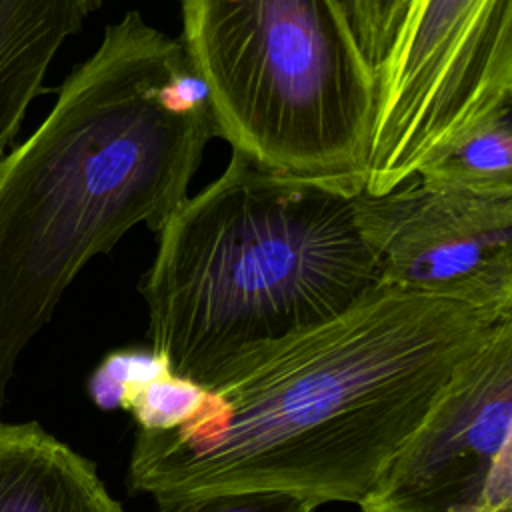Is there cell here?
I'll return each mask as SVG.
<instances>
[{
    "mask_svg": "<svg viewBox=\"0 0 512 512\" xmlns=\"http://www.w3.org/2000/svg\"><path fill=\"white\" fill-rule=\"evenodd\" d=\"M510 318L378 284L242 356L170 428H138L130 492L242 490L360 504L456 370Z\"/></svg>",
    "mask_w": 512,
    "mask_h": 512,
    "instance_id": "1",
    "label": "cell"
},
{
    "mask_svg": "<svg viewBox=\"0 0 512 512\" xmlns=\"http://www.w3.org/2000/svg\"><path fill=\"white\" fill-rule=\"evenodd\" d=\"M214 136L180 40L130 10L0 158V420L18 356L76 274L136 224L160 232Z\"/></svg>",
    "mask_w": 512,
    "mask_h": 512,
    "instance_id": "2",
    "label": "cell"
},
{
    "mask_svg": "<svg viewBox=\"0 0 512 512\" xmlns=\"http://www.w3.org/2000/svg\"><path fill=\"white\" fill-rule=\"evenodd\" d=\"M360 182L276 172L232 150L170 216L142 276L150 350L212 388L246 354L328 322L374 290Z\"/></svg>",
    "mask_w": 512,
    "mask_h": 512,
    "instance_id": "3",
    "label": "cell"
},
{
    "mask_svg": "<svg viewBox=\"0 0 512 512\" xmlns=\"http://www.w3.org/2000/svg\"><path fill=\"white\" fill-rule=\"evenodd\" d=\"M180 2L218 136L264 168L364 186L376 70L346 2Z\"/></svg>",
    "mask_w": 512,
    "mask_h": 512,
    "instance_id": "4",
    "label": "cell"
},
{
    "mask_svg": "<svg viewBox=\"0 0 512 512\" xmlns=\"http://www.w3.org/2000/svg\"><path fill=\"white\" fill-rule=\"evenodd\" d=\"M512 98V0H410L376 70L364 192L416 176L426 154L482 108Z\"/></svg>",
    "mask_w": 512,
    "mask_h": 512,
    "instance_id": "5",
    "label": "cell"
},
{
    "mask_svg": "<svg viewBox=\"0 0 512 512\" xmlns=\"http://www.w3.org/2000/svg\"><path fill=\"white\" fill-rule=\"evenodd\" d=\"M360 512H512V320L450 378Z\"/></svg>",
    "mask_w": 512,
    "mask_h": 512,
    "instance_id": "6",
    "label": "cell"
},
{
    "mask_svg": "<svg viewBox=\"0 0 512 512\" xmlns=\"http://www.w3.org/2000/svg\"><path fill=\"white\" fill-rule=\"evenodd\" d=\"M360 232L380 284L512 316V196L420 180L356 196Z\"/></svg>",
    "mask_w": 512,
    "mask_h": 512,
    "instance_id": "7",
    "label": "cell"
},
{
    "mask_svg": "<svg viewBox=\"0 0 512 512\" xmlns=\"http://www.w3.org/2000/svg\"><path fill=\"white\" fill-rule=\"evenodd\" d=\"M0 512H122L96 466L38 422L0 420Z\"/></svg>",
    "mask_w": 512,
    "mask_h": 512,
    "instance_id": "8",
    "label": "cell"
},
{
    "mask_svg": "<svg viewBox=\"0 0 512 512\" xmlns=\"http://www.w3.org/2000/svg\"><path fill=\"white\" fill-rule=\"evenodd\" d=\"M104 0H0V158L44 92L60 46Z\"/></svg>",
    "mask_w": 512,
    "mask_h": 512,
    "instance_id": "9",
    "label": "cell"
},
{
    "mask_svg": "<svg viewBox=\"0 0 512 512\" xmlns=\"http://www.w3.org/2000/svg\"><path fill=\"white\" fill-rule=\"evenodd\" d=\"M416 178L440 188L512 196V98L456 126L426 154Z\"/></svg>",
    "mask_w": 512,
    "mask_h": 512,
    "instance_id": "10",
    "label": "cell"
},
{
    "mask_svg": "<svg viewBox=\"0 0 512 512\" xmlns=\"http://www.w3.org/2000/svg\"><path fill=\"white\" fill-rule=\"evenodd\" d=\"M164 368L152 350L110 352L92 372L88 394L100 408H124L130 394Z\"/></svg>",
    "mask_w": 512,
    "mask_h": 512,
    "instance_id": "11",
    "label": "cell"
},
{
    "mask_svg": "<svg viewBox=\"0 0 512 512\" xmlns=\"http://www.w3.org/2000/svg\"><path fill=\"white\" fill-rule=\"evenodd\" d=\"M158 506L156 512H314L318 508L308 498L272 490L212 492Z\"/></svg>",
    "mask_w": 512,
    "mask_h": 512,
    "instance_id": "12",
    "label": "cell"
},
{
    "mask_svg": "<svg viewBox=\"0 0 512 512\" xmlns=\"http://www.w3.org/2000/svg\"><path fill=\"white\" fill-rule=\"evenodd\" d=\"M358 42L374 70L380 68L410 0H344Z\"/></svg>",
    "mask_w": 512,
    "mask_h": 512,
    "instance_id": "13",
    "label": "cell"
}]
</instances>
